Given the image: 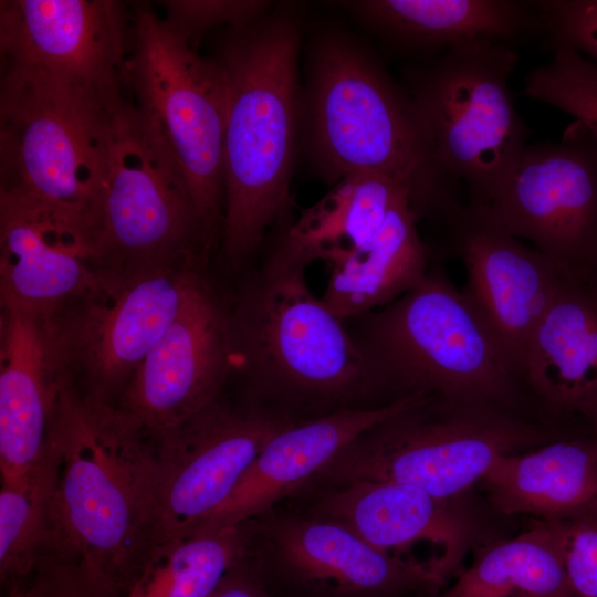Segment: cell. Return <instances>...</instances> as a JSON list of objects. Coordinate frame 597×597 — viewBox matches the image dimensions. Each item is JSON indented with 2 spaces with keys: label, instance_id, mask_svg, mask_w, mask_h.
<instances>
[{
  "label": "cell",
  "instance_id": "6da1fadb",
  "mask_svg": "<svg viewBox=\"0 0 597 597\" xmlns=\"http://www.w3.org/2000/svg\"><path fill=\"white\" fill-rule=\"evenodd\" d=\"M211 57L227 84L224 212L217 258L238 273L271 231L292 222L290 186L301 134L302 25L289 8L220 30Z\"/></svg>",
  "mask_w": 597,
  "mask_h": 597
},
{
  "label": "cell",
  "instance_id": "7a4b0ae2",
  "mask_svg": "<svg viewBox=\"0 0 597 597\" xmlns=\"http://www.w3.org/2000/svg\"><path fill=\"white\" fill-rule=\"evenodd\" d=\"M301 96V134L320 176L334 185L359 174L401 186L418 221L449 222L463 189L440 167L406 90L349 33L328 29L311 41Z\"/></svg>",
  "mask_w": 597,
  "mask_h": 597
},
{
  "label": "cell",
  "instance_id": "3957f363",
  "mask_svg": "<svg viewBox=\"0 0 597 597\" xmlns=\"http://www.w3.org/2000/svg\"><path fill=\"white\" fill-rule=\"evenodd\" d=\"M231 377L245 401L304 420L390 401L344 321L311 292L305 266L268 252L229 297Z\"/></svg>",
  "mask_w": 597,
  "mask_h": 597
},
{
  "label": "cell",
  "instance_id": "277c9868",
  "mask_svg": "<svg viewBox=\"0 0 597 597\" xmlns=\"http://www.w3.org/2000/svg\"><path fill=\"white\" fill-rule=\"evenodd\" d=\"M51 442L54 548L123 597L151 546L156 437L67 385Z\"/></svg>",
  "mask_w": 597,
  "mask_h": 597
},
{
  "label": "cell",
  "instance_id": "5b68a950",
  "mask_svg": "<svg viewBox=\"0 0 597 597\" xmlns=\"http://www.w3.org/2000/svg\"><path fill=\"white\" fill-rule=\"evenodd\" d=\"M123 94V87L1 64L0 191L41 205L92 242L108 168L111 121Z\"/></svg>",
  "mask_w": 597,
  "mask_h": 597
},
{
  "label": "cell",
  "instance_id": "8992f818",
  "mask_svg": "<svg viewBox=\"0 0 597 597\" xmlns=\"http://www.w3.org/2000/svg\"><path fill=\"white\" fill-rule=\"evenodd\" d=\"M390 401L417 394L490 402L546 422L488 329L444 271L391 303L344 321Z\"/></svg>",
  "mask_w": 597,
  "mask_h": 597
},
{
  "label": "cell",
  "instance_id": "52a82bcc",
  "mask_svg": "<svg viewBox=\"0 0 597 597\" xmlns=\"http://www.w3.org/2000/svg\"><path fill=\"white\" fill-rule=\"evenodd\" d=\"M570 431L490 402L423 395L364 432L317 478L333 485L389 481L454 499L476 491L498 458Z\"/></svg>",
  "mask_w": 597,
  "mask_h": 597
},
{
  "label": "cell",
  "instance_id": "ba28073f",
  "mask_svg": "<svg viewBox=\"0 0 597 597\" xmlns=\"http://www.w3.org/2000/svg\"><path fill=\"white\" fill-rule=\"evenodd\" d=\"M94 271L206 266L216 245L178 160L124 90L109 126L108 168L93 235Z\"/></svg>",
  "mask_w": 597,
  "mask_h": 597
},
{
  "label": "cell",
  "instance_id": "9c48e42d",
  "mask_svg": "<svg viewBox=\"0 0 597 597\" xmlns=\"http://www.w3.org/2000/svg\"><path fill=\"white\" fill-rule=\"evenodd\" d=\"M516 61L513 45L482 41L405 67L406 91L437 160L467 202L488 205L527 146L528 130L509 87Z\"/></svg>",
  "mask_w": 597,
  "mask_h": 597
},
{
  "label": "cell",
  "instance_id": "30bf717a",
  "mask_svg": "<svg viewBox=\"0 0 597 597\" xmlns=\"http://www.w3.org/2000/svg\"><path fill=\"white\" fill-rule=\"evenodd\" d=\"M178 264L130 273L93 271L45 314L56 360L81 395L116 406L133 376L208 277Z\"/></svg>",
  "mask_w": 597,
  "mask_h": 597
},
{
  "label": "cell",
  "instance_id": "8fae6325",
  "mask_svg": "<svg viewBox=\"0 0 597 597\" xmlns=\"http://www.w3.org/2000/svg\"><path fill=\"white\" fill-rule=\"evenodd\" d=\"M124 90L157 125L188 180L218 249L224 212L227 84L219 64L198 54L148 3L134 6Z\"/></svg>",
  "mask_w": 597,
  "mask_h": 597
},
{
  "label": "cell",
  "instance_id": "7c38bea8",
  "mask_svg": "<svg viewBox=\"0 0 597 597\" xmlns=\"http://www.w3.org/2000/svg\"><path fill=\"white\" fill-rule=\"evenodd\" d=\"M297 421L219 398L156 437L151 546L184 536L230 496L266 442Z\"/></svg>",
  "mask_w": 597,
  "mask_h": 597
},
{
  "label": "cell",
  "instance_id": "4fadbf2b",
  "mask_svg": "<svg viewBox=\"0 0 597 597\" xmlns=\"http://www.w3.org/2000/svg\"><path fill=\"white\" fill-rule=\"evenodd\" d=\"M515 238L563 271L597 268V142L577 122L561 140L525 147L485 205Z\"/></svg>",
  "mask_w": 597,
  "mask_h": 597
},
{
  "label": "cell",
  "instance_id": "5bb4252c",
  "mask_svg": "<svg viewBox=\"0 0 597 597\" xmlns=\"http://www.w3.org/2000/svg\"><path fill=\"white\" fill-rule=\"evenodd\" d=\"M311 515L336 521L375 548L401 558L419 543L438 546V569L449 582L462 569L469 553L510 535L509 521L476 490L454 499H439L389 481L356 480L335 485ZM409 559V558H407Z\"/></svg>",
  "mask_w": 597,
  "mask_h": 597
},
{
  "label": "cell",
  "instance_id": "9a60e30c",
  "mask_svg": "<svg viewBox=\"0 0 597 597\" xmlns=\"http://www.w3.org/2000/svg\"><path fill=\"white\" fill-rule=\"evenodd\" d=\"M447 226L467 274L461 292L524 384L530 339L564 271L522 244L485 205L467 202Z\"/></svg>",
  "mask_w": 597,
  "mask_h": 597
},
{
  "label": "cell",
  "instance_id": "2e32d148",
  "mask_svg": "<svg viewBox=\"0 0 597 597\" xmlns=\"http://www.w3.org/2000/svg\"><path fill=\"white\" fill-rule=\"evenodd\" d=\"M230 353L229 296L207 277L116 406L157 436L220 398L231 377Z\"/></svg>",
  "mask_w": 597,
  "mask_h": 597
},
{
  "label": "cell",
  "instance_id": "e0dca14e",
  "mask_svg": "<svg viewBox=\"0 0 597 597\" xmlns=\"http://www.w3.org/2000/svg\"><path fill=\"white\" fill-rule=\"evenodd\" d=\"M133 11L114 0H1V64L123 87Z\"/></svg>",
  "mask_w": 597,
  "mask_h": 597
},
{
  "label": "cell",
  "instance_id": "ac0fdd59",
  "mask_svg": "<svg viewBox=\"0 0 597 597\" xmlns=\"http://www.w3.org/2000/svg\"><path fill=\"white\" fill-rule=\"evenodd\" d=\"M269 538L280 564L294 576L343 594L434 596L448 583L430 561L388 555L345 525L311 514L277 520Z\"/></svg>",
  "mask_w": 597,
  "mask_h": 597
},
{
  "label": "cell",
  "instance_id": "d6986e66",
  "mask_svg": "<svg viewBox=\"0 0 597 597\" xmlns=\"http://www.w3.org/2000/svg\"><path fill=\"white\" fill-rule=\"evenodd\" d=\"M67 385L45 314L1 307V478L22 472L43 457Z\"/></svg>",
  "mask_w": 597,
  "mask_h": 597
},
{
  "label": "cell",
  "instance_id": "ffe728a7",
  "mask_svg": "<svg viewBox=\"0 0 597 597\" xmlns=\"http://www.w3.org/2000/svg\"><path fill=\"white\" fill-rule=\"evenodd\" d=\"M86 233L22 196L0 191V303L49 314L91 279Z\"/></svg>",
  "mask_w": 597,
  "mask_h": 597
},
{
  "label": "cell",
  "instance_id": "44dd1931",
  "mask_svg": "<svg viewBox=\"0 0 597 597\" xmlns=\"http://www.w3.org/2000/svg\"><path fill=\"white\" fill-rule=\"evenodd\" d=\"M524 385L545 422L566 428L597 394V275L564 271L527 347Z\"/></svg>",
  "mask_w": 597,
  "mask_h": 597
},
{
  "label": "cell",
  "instance_id": "7402d4cb",
  "mask_svg": "<svg viewBox=\"0 0 597 597\" xmlns=\"http://www.w3.org/2000/svg\"><path fill=\"white\" fill-rule=\"evenodd\" d=\"M423 395L294 421L266 442L227 501L198 526L238 525L261 516L317 476L364 432Z\"/></svg>",
  "mask_w": 597,
  "mask_h": 597
},
{
  "label": "cell",
  "instance_id": "603a6c76",
  "mask_svg": "<svg viewBox=\"0 0 597 597\" xmlns=\"http://www.w3.org/2000/svg\"><path fill=\"white\" fill-rule=\"evenodd\" d=\"M476 490L512 519L565 521L597 510V439L584 422L540 447L500 457Z\"/></svg>",
  "mask_w": 597,
  "mask_h": 597
},
{
  "label": "cell",
  "instance_id": "cb8c5ba5",
  "mask_svg": "<svg viewBox=\"0 0 597 597\" xmlns=\"http://www.w3.org/2000/svg\"><path fill=\"white\" fill-rule=\"evenodd\" d=\"M342 7L385 41L417 52L492 41L511 44L543 29L533 1L357 0Z\"/></svg>",
  "mask_w": 597,
  "mask_h": 597
},
{
  "label": "cell",
  "instance_id": "d4e9b609",
  "mask_svg": "<svg viewBox=\"0 0 597 597\" xmlns=\"http://www.w3.org/2000/svg\"><path fill=\"white\" fill-rule=\"evenodd\" d=\"M409 197L391 207L379 230L347 254L329 262L321 297L342 321L378 310L419 284L430 268L431 252L418 231Z\"/></svg>",
  "mask_w": 597,
  "mask_h": 597
},
{
  "label": "cell",
  "instance_id": "484cf974",
  "mask_svg": "<svg viewBox=\"0 0 597 597\" xmlns=\"http://www.w3.org/2000/svg\"><path fill=\"white\" fill-rule=\"evenodd\" d=\"M404 195L408 192L389 178L347 176L293 220L270 252L305 268L316 260L328 264L373 237Z\"/></svg>",
  "mask_w": 597,
  "mask_h": 597
},
{
  "label": "cell",
  "instance_id": "4316f807",
  "mask_svg": "<svg viewBox=\"0 0 597 597\" xmlns=\"http://www.w3.org/2000/svg\"><path fill=\"white\" fill-rule=\"evenodd\" d=\"M472 556L454 583L433 597L575 596L564 564L559 521L530 520L520 533L493 538Z\"/></svg>",
  "mask_w": 597,
  "mask_h": 597
},
{
  "label": "cell",
  "instance_id": "83f0119b",
  "mask_svg": "<svg viewBox=\"0 0 597 597\" xmlns=\"http://www.w3.org/2000/svg\"><path fill=\"white\" fill-rule=\"evenodd\" d=\"M252 521L201 525L154 545L123 597H210L248 555Z\"/></svg>",
  "mask_w": 597,
  "mask_h": 597
},
{
  "label": "cell",
  "instance_id": "f1b7e54d",
  "mask_svg": "<svg viewBox=\"0 0 597 597\" xmlns=\"http://www.w3.org/2000/svg\"><path fill=\"white\" fill-rule=\"evenodd\" d=\"M56 473L57 458L50 441L38 462L1 478L0 577L6 589L23 580L54 548Z\"/></svg>",
  "mask_w": 597,
  "mask_h": 597
},
{
  "label": "cell",
  "instance_id": "f546056e",
  "mask_svg": "<svg viewBox=\"0 0 597 597\" xmlns=\"http://www.w3.org/2000/svg\"><path fill=\"white\" fill-rule=\"evenodd\" d=\"M524 94L575 118L597 142V64L567 45L526 76Z\"/></svg>",
  "mask_w": 597,
  "mask_h": 597
},
{
  "label": "cell",
  "instance_id": "4dcf8cb0",
  "mask_svg": "<svg viewBox=\"0 0 597 597\" xmlns=\"http://www.w3.org/2000/svg\"><path fill=\"white\" fill-rule=\"evenodd\" d=\"M161 3L168 27L193 49L208 31L253 23L269 14L273 7L272 2L261 0H168Z\"/></svg>",
  "mask_w": 597,
  "mask_h": 597
},
{
  "label": "cell",
  "instance_id": "1f68e13d",
  "mask_svg": "<svg viewBox=\"0 0 597 597\" xmlns=\"http://www.w3.org/2000/svg\"><path fill=\"white\" fill-rule=\"evenodd\" d=\"M6 597H118L76 558L52 549Z\"/></svg>",
  "mask_w": 597,
  "mask_h": 597
},
{
  "label": "cell",
  "instance_id": "d6a6232c",
  "mask_svg": "<svg viewBox=\"0 0 597 597\" xmlns=\"http://www.w3.org/2000/svg\"><path fill=\"white\" fill-rule=\"evenodd\" d=\"M553 45H567L597 64V0L533 1Z\"/></svg>",
  "mask_w": 597,
  "mask_h": 597
},
{
  "label": "cell",
  "instance_id": "836d02e7",
  "mask_svg": "<svg viewBox=\"0 0 597 597\" xmlns=\"http://www.w3.org/2000/svg\"><path fill=\"white\" fill-rule=\"evenodd\" d=\"M561 546L576 597H597V510L559 521Z\"/></svg>",
  "mask_w": 597,
  "mask_h": 597
},
{
  "label": "cell",
  "instance_id": "e575fe53",
  "mask_svg": "<svg viewBox=\"0 0 597 597\" xmlns=\"http://www.w3.org/2000/svg\"><path fill=\"white\" fill-rule=\"evenodd\" d=\"M210 597H268L258 577L244 561L234 566Z\"/></svg>",
  "mask_w": 597,
  "mask_h": 597
},
{
  "label": "cell",
  "instance_id": "d590c367",
  "mask_svg": "<svg viewBox=\"0 0 597 597\" xmlns=\"http://www.w3.org/2000/svg\"><path fill=\"white\" fill-rule=\"evenodd\" d=\"M578 415L588 425L597 439V394L589 398L578 410Z\"/></svg>",
  "mask_w": 597,
  "mask_h": 597
},
{
  "label": "cell",
  "instance_id": "8d00e7d4",
  "mask_svg": "<svg viewBox=\"0 0 597 597\" xmlns=\"http://www.w3.org/2000/svg\"><path fill=\"white\" fill-rule=\"evenodd\" d=\"M594 272H595V273H596V275H597V268H596V270H595Z\"/></svg>",
  "mask_w": 597,
  "mask_h": 597
},
{
  "label": "cell",
  "instance_id": "74e56055",
  "mask_svg": "<svg viewBox=\"0 0 597 597\" xmlns=\"http://www.w3.org/2000/svg\"><path fill=\"white\" fill-rule=\"evenodd\" d=\"M570 597H576V596H570Z\"/></svg>",
  "mask_w": 597,
  "mask_h": 597
}]
</instances>
